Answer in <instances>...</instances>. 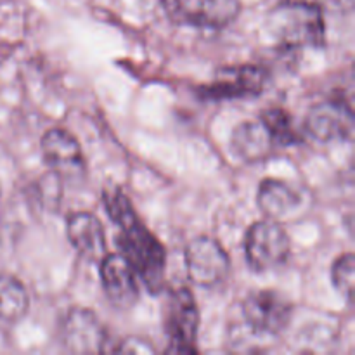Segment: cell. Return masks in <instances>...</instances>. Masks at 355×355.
<instances>
[{
    "instance_id": "obj_1",
    "label": "cell",
    "mask_w": 355,
    "mask_h": 355,
    "mask_svg": "<svg viewBox=\"0 0 355 355\" xmlns=\"http://www.w3.org/2000/svg\"><path fill=\"white\" fill-rule=\"evenodd\" d=\"M104 210L118 227V253L127 259L149 293H162L165 286L166 250L132 207L121 187H104Z\"/></svg>"
},
{
    "instance_id": "obj_2",
    "label": "cell",
    "mask_w": 355,
    "mask_h": 355,
    "mask_svg": "<svg viewBox=\"0 0 355 355\" xmlns=\"http://www.w3.org/2000/svg\"><path fill=\"white\" fill-rule=\"evenodd\" d=\"M269 26L286 49L322 47L326 44L324 12L318 7L281 2L270 14Z\"/></svg>"
},
{
    "instance_id": "obj_3",
    "label": "cell",
    "mask_w": 355,
    "mask_h": 355,
    "mask_svg": "<svg viewBox=\"0 0 355 355\" xmlns=\"http://www.w3.org/2000/svg\"><path fill=\"white\" fill-rule=\"evenodd\" d=\"M245 253L255 272H270L288 262L291 241L283 225L270 218L255 222L245 234Z\"/></svg>"
},
{
    "instance_id": "obj_4",
    "label": "cell",
    "mask_w": 355,
    "mask_h": 355,
    "mask_svg": "<svg viewBox=\"0 0 355 355\" xmlns=\"http://www.w3.org/2000/svg\"><path fill=\"white\" fill-rule=\"evenodd\" d=\"M269 83V73L257 64L222 66L214 80L200 87V97L205 101H241L262 96Z\"/></svg>"
},
{
    "instance_id": "obj_5",
    "label": "cell",
    "mask_w": 355,
    "mask_h": 355,
    "mask_svg": "<svg viewBox=\"0 0 355 355\" xmlns=\"http://www.w3.org/2000/svg\"><path fill=\"white\" fill-rule=\"evenodd\" d=\"M165 331L168 336V354H198L200 311L193 291L187 288L170 290L166 302Z\"/></svg>"
},
{
    "instance_id": "obj_6",
    "label": "cell",
    "mask_w": 355,
    "mask_h": 355,
    "mask_svg": "<svg viewBox=\"0 0 355 355\" xmlns=\"http://www.w3.org/2000/svg\"><path fill=\"white\" fill-rule=\"evenodd\" d=\"M162 6L172 23L205 30H222L241 12V0H162Z\"/></svg>"
},
{
    "instance_id": "obj_7",
    "label": "cell",
    "mask_w": 355,
    "mask_h": 355,
    "mask_svg": "<svg viewBox=\"0 0 355 355\" xmlns=\"http://www.w3.org/2000/svg\"><path fill=\"white\" fill-rule=\"evenodd\" d=\"M243 318L257 335L277 336L290 326L293 305L277 291L257 290L243 300Z\"/></svg>"
},
{
    "instance_id": "obj_8",
    "label": "cell",
    "mask_w": 355,
    "mask_h": 355,
    "mask_svg": "<svg viewBox=\"0 0 355 355\" xmlns=\"http://www.w3.org/2000/svg\"><path fill=\"white\" fill-rule=\"evenodd\" d=\"M184 262L189 279L196 286L215 288L227 279L231 259L224 246L214 238L200 236L186 246Z\"/></svg>"
},
{
    "instance_id": "obj_9",
    "label": "cell",
    "mask_w": 355,
    "mask_h": 355,
    "mask_svg": "<svg viewBox=\"0 0 355 355\" xmlns=\"http://www.w3.org/2000/svg\"><path fill=\"white\" fill-rule=\"evenodd\" d=\"M42 155L52 175L76 182L87 175V163L78 141L62 128H51L42 137Z\"/></svg>"
},
{
    "instance_id": "obj_10",
    "label": "cell",
    "mask_w": 355,
    "mask_h": 355,
    "mask_svg": "<svg viewBox=\"0 0 355 355\" xmlns=\"http://www.w3.org/2000/svg\"><path fill=\"white\" fill-rule=\"evenodd\" d=\"M61 342L73 354H104L107 350V331L89 309L73 307L61 326Z\"/></svg>"
},
{
    "instance_id": "obj_11",
    "label": "cell",
    "mask_w": 355,
    "mask_h": 355,
    "mask_svg": "<svg viewBox=\"0 0 355 355\" xmlns=\"http://www.w3.org/2000/svg\"><path fill=\"white\" fill-rule=\"evenodd\" d=\"M305 128L319 142H350L354 137V111L343 101H326L311 107Z\"/></svg>"
},
{
    "instance_id": "obj_12",
    "label": "cell",
    "mask_w": 355,
    "mask_h": 355,
    "mask_svg": "<svg viewBox=\"0 0 355 355\" xmlns=\"http://www.w3.org/2000/svg\"><path fill=\"white\" fill-rule=\"evenodd\" d=\"M101 283L110 304L128 311L139 300L137 274L120 253H106L101 259Z\"/></svg>"
},
{
    "instance_id": "obj_13",
    "label": "cell",
    "mask_w": 355,
    "mask_h": 355,
    "mask_svg": "<svg viewBox=\"0 0 355 355\" xmlns=\"http://www.w3.org/2000/svg\"><path fill=\"white\" fill-rule=\"evenodd\" d=\"M68 239L82 259L101 262L106 250V231L99 218L89 211H76L66 220Z\"/></svg>"
},
{
    "instance_id": "obj_14",
    "label": "cell",
    "mask_w": 355,
    "mask_h": 355,
    "mask_svg": "<svg viewBox=\"0 0 355 355\" xmlns=\"http://www.w3.org/2000/svg\"><path fill=\"white\" fill-rule=\"evenodd\" d=\"M257 205L267 218L281 222L300 211L304 205V194L284 180L266 179L259 186Z\"/></svg>"
},
{
    "instance_id": "obj_15",
    "label": "cell",
    "mask_w": 355,
    "mask_h": 355,
    "mask_svg": "<svg viewBox=\"0 0 355 355\" xmlns=\"http://www.w3.org/2000/svg\"><path fill=\"white\" fill-rule=\"evenodd\" d=\"M276 148L269 132L260 120L243 121L231 135V149L239 159L246 163L263 162Z\"/></svg>"
},
{
    "instance_id": "obj_16",
    "label": "cell",
    "mask_w": 355,
    "mask_h": 355,
    "mask_svg": "<svg viewBox=\"0 0 355 355\" xmlns=\"http://www.w3.org/2000/svg\"><path fill=\"white\" fill-rule=\"evenodd\" d=\"M30 307V297L19 279L9 274H0V329L19 322Z\"/></svg>"
},
{
    "instance_id": "obj_17",
    "label": "cell",
    "mask_w": 355,
    "mask_h": 355,
    "mask_svg": "<svg viewBox=\"0 0 355 355\" xmlns=\"http://www.w3.org/2000/svg\"><path fill=\"white\" fill-rule=\"evenodd\" d=\"M260 121L263 127L269 132L270 139H272L276 148H288V146L300 144L302 139L300 132L295 128L293 118L290 116L286 110L283 107H269V110L262 111L260 114Z\"/></svg>"
},
{
    "instance_id": "obj_18",
    "label": "cell",
    "mask_w": 355,
    "mask_h": 355,
    "mask_svg": "<svg viewBox=\"0 0 355 355\" xmlns=\"http://www.w3.org/2000/svg\"><path fill=\"white\" fill-rule=\"evenodd\" d=\"M354 276H355V259L354 253H343L335 260L331 267V281L342 297L349 304L354 302Z\"/></svg>"
},
{
    "instance_id": "obj_19",
    "label": "cell",
    "mask_w": 355,
    "mask_h": 355,
    "mask_svg": "<svg viewBox=\"0 0 355 355\" xmlns=\"http://www.w3.org/2000/svg\"><path fill=\"white\" fill-rule=\"evenodd\" d=\"M281 2L305 3L321 9L322 12H349L354 7V0H281Z\"/></svg>"
},
{
    "instance_id": "obj_20",
    "label": "cell",
    "mask_w": 355,
    "mask_h": 355,
    "mask_svg": "<svg viewBox=\"0 0 355 355\" xmlns=\"http://www.w3.org/2000/svg\"><path fill=\"white\" fill-rule=\"evenodd\" d=\"M114 352H127V354H135V352H144V354H153L156 352L155 347H151V343L146 342V340L139 338H127L120 343L118 347H114Z\"/></svg>"
}]
</instances>
